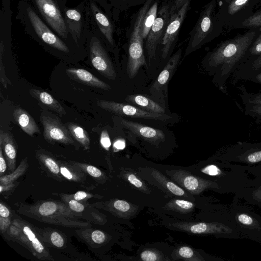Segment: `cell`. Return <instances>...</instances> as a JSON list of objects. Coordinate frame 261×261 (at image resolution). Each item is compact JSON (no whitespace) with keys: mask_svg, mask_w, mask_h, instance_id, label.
Returning <instances> with one entry per match:
<instances>
[{"mask_svg":"<svg viewBox=\"0 0 261 261\" xmlns=\"http://www.w3.org/2000/svg\"><path fill=\"white\" fill-rule=\"evenodd\" d=\"M243 103L261 105V92H248L243 85L239 88Z\"/></svg>","mask_w":261,"mask_h":261,"instance_id":"cell-37","label":"cell"},{"mask_svg":"<svg viewBox=\"0 0 261 261\" xmlns=\"http://www.w3.org/2000/svg\"><path fill=\"white\" fill-rule=\"evenodd\" d=\"M167 173L183 188L193 194H200L206 190H212L220 193H224L217 183L192 175L184 170H172L167 171Z\"/></svg>","mask_w":261,"mask_h":261,"instance_id":"cell-17","label":"cell"},{"mask_svg":"<svg viewBox=\"0 0 261 261\" xmlns=\"http://www.w3.org/2000/svg\"><path fill=\"white\" fill-rule=\"evenodd\" d=\"M152 174L153 175L152 176L161 183L164 188L167 189L173 194L180 196L185 195L187 196L186 193H185V191L182 189L169 180V179H168L158 171L154 169Z\"/></svg>","mask_w":261,"mask_h":261,"instance_id":"cell-32","label":"cell"},{"mask_svg":"<svg viewBox=\"0 0 261 261\" xmlns=\"http://www.w3.org/2000/svg\"><path fill=\"white\" fill-rule=\"evenodd\" d=\"M0 146L3 150L9 169L13 171L16 167L17 149L12 136L1 130Z\"/></svg>","mask_w":261,"mask_h":261,"instance_id":"cell-23","label":"cell"},{"mask_svg":"<svg viewBox=\"0 0 261 261\" xmlns=\"http://www.w3.org/2000/svg\"><path fill=\"white\" fill-rule=\"evenodd\" d=\"M187 1V0H173L170 9L171 15L178 11Z\"/></svg>","mask_w":261,"mask_h":261,"instance_id":"cell-54","label":"cell"},{"mask_svg":"<svg viewBox=\"0 0 261 261\" xmlns=\"http://www.w3.org/2000/svg\"><path fill=\"white\" fill-rule=\"evenodd\" d=\"M66 201V203L68 205L71 210L74 212L84 215L87 218L88 220H89L84 212L85 210L87 211V206L86 205L74 199H67Z\"/></svg>","mask_w":261,"mask_h":261,"instance_id":"cell-45","label":"cell"},{"mask_svg":"<svg viewBox=\"0 0 261 261\" xmlns=\"http://www.w3.org/2000/svg\"><path fill=\"white\" fill-rule=\"evenodd\" d=\"M141 259L144 261L160 260L159 255L151 250H146L143 251L140 255Z\"/></svg>","mask_w":261,"mask_h":261,"instance_id":"cell-46","label":"cell"},{"mask_svg":"<svg viewBox=\"0 0 261 261\" xmlns=\"http://www.w3.org/2000/svg\"><path fill=\"white\" fill-rule=\"evenodd\" d=\"M100 142L101 146L106 150H109L111 145V140L107 130L102 131L100 135Z\"/></svg>","mask_w":261,"mask_h":261,"instance_id":"cell-49","label":"cell"},{"mask_svg":"<svg viewBox=\"0 0 261 261\" xmlns=\"http://www.w3.org/2000/svg\"><path fill=\"white\" fill-rule=\"evenodd\" d=\"M40 119L43 126V136L47 141L66 144H74L69 130L59 120L47 116H42Z\"/></svg>","mask_w":261,"mask_h":261,"instance_id":"cell-19","label":"cell"},{"mask_svg":"<svg viewBox=\"0 0 261 261\" xmlns=\"http://www.w3.org/2000/svg\"><path fill=\"white\" fill-rule=\"evenodd\" d=\"M216 5L217 1L212 0L201 12L196 23L190 34L185 55L200 48L222 33L223 27L215 14Z\"/></svg>","mask_w":261,"mask_h":261,"instance_id":"cell-4","label":"cell"},{"mask_svg":"<svg viewBox=\"0 0 261 261\" xmlns=\"http://www.w3.org/2000/svg\"><path fill=\"white\" fill-rule=\"evenodd\" d=\"M66 73L71 79L87 86L105 90L111 89L110 85L84 69L70 68L66 70Z\"/></svg>","mask_w":261,"mask_h":261,"instance_id":"cell-22","label":"cell"},{"mask_svg":"<svg viewBox=\"0 0 261 261\" xmlns=\"http://www.w3.org/2000/svg\"><path fill=\"white\" fill-rule=\"evenodd\" d=\"M16 18L22 24L27 35L46 47L68 54L72 47H77L57 34L40 17L28 0L19 1Z\"/></svg>","mask_w":261,"mask_h":261,"instance_id":"cell-2","label":"cell"},{"mask_svg":"<svg viewBox=\"0 0 261 261\" xmlns=\"http://www.w3.org/2000/svg\"><path fill=\"white\" fill-rule=\"evenodd\" d=\"M181 49H179L169 59L166 66L159 74L157 79L151 88V91L159 92L166 87V85L172 76L177 67L181 55Z\"/></svg>","mask_w":261,"mask_h":261,"instance_id":"cell-21","label":"cell"},{"mask_svg":"<svg viewBox=\"0 0 261 261\" xmlns=\"http://www.w3.org/2000/svg\"><path fill=\"white\" fill-rule=\"evenodd\" d=\"M190 0H187L182 7L171 16L162 40V57L165 58L178 36L180 28L186 17Z\"/></svg>","mask_w":261,"mask_h":261,"instance_id":"cell-18","label":"cell"},{"mask_svg":"<svg viewBox=\"0 0 261 261\" xmlns=\"http://www.w3.org/2000/svg\"><path fill=\"white\" fill-rule=\"evenodd\" d=\"M113 206L115 210L121 213L127 212L130 208V204L122 200H115L113 203Z\"/></svg>","mask_w":261,"mask_h":261,"instance_id":"cell-47","label":"cell"},{"mask_svg":"<svg viewBox=\"0 0 261 261\" xmlns=\"http://www.w3.org/2000/svg\"><path fill=\"white\" fill-rule=\"evenodd\" d=\"M44 21L61 38L75 45L68 31L61 7L56 0H28Z\"/></svg>","mask_w":261,"mask_h":261,"instance_id":"cell-9","label":"cell"},{"mask_svg":"<svg viewBox=\"0 0 261 261\" xmlns=\"http://www.w3.org/2000/svg\"><path fill=\"white\" fill-rule=\"evenodd\" d=\"M246 115L261 123V105L243 103Z\"/></svg>","mask_w":261,"mask_h":261,"instance_id":"cell-39","label":"cell"},{"mask_svg":"<svg viewBox=\"0 0 261 261\" xmlns=\"http://www.w3.org/2000/svg\"><path fill=\"white\" fill-rule=\"evenodd\" d=\"M261 30V27L250 28L242 34L224 40L208 53L206 63L215 74L216 83L222 89L245 56L248 48Z\"/></svg>","mask_w":261,"mask_h":261,"instance_id":"cell-1","label":"cell"},{"mask_svg":"<svg viewBox=\"0 0 261 261\" xmlns=\"http://www.w3.org/2000/svg\"><path fill=\"white\" fill-rule=\"evenodd\" d=\"M172 225L181 230L194 234H213L217 238L229 239L242 238L229 215L228 210L212 222H178L173 223Z\"/></svg>","mask_w":261,"mask_h":261,"instance_id":"cell-6","label":"cell"},{"mask_svg":"<svg viewBox=\"0 0 261 261\" xmlns=\"http://www.w3.org/2000/svg\"><path fill=\"white\" fill-rule=\"evenodd\" d=\"M7 163L4 156L3 149L0 146V175H3V174L6 172L7 168Z\"/></svg>","mask_w":261,"mask_h":261,"instance_id":"cell-52","label":"cell"},{"mask_svg":"<svg viewBox=\"0 0 261 261\" xmlns=\"http://www.w3.org/2000/svg\"><path fill=\"white\" fill-rule=\"evenodd\" d=\"M17 212L28 217L42 222L70 227H85L87 218L73 212L67 203L45 200L32 205L20 204Z\"/></svg>","mask_w":261,"mask_h":261,"instance_id":"cell-3","label":"cell"},{"mask_svg":"<svg viewBox=\"0 0 261 261\" xmlns=\"http://www.w3.org/2000/svg\"><path fill=\"white\" fill-rule=\"evenodd\" d=\"M30 93L33 97L40 101L51 110L60 115L66 114L64 109L59 102L47 92L31 89L30 90Z\"/></svg>","mask_w":261,"mask_h":261,"instance_id":"cell-26","label":"cell"},{"mask_svg":"<svg viewBox=\"0 0 261 261\" xmlns=\"http://www.w3.org/2000/svg\"><path fill=\"white\" fill-rule=\"evenodd\" d=\"M81 168L85 173L95 178H98L103 176L102 172L98 168L95 166L83 163L72 162Z\"/></svg>","mask_w":261,"mask_h":261,"instance_id":"cell-42","label":"cell"},{"mask_svg":"<svg viewBox=\"0 0 261 261\" xmlns=\"http://www.w3.org/2000/svg\"><path fill=\"white\" fill-rule=\"evenodd\" d=\"M12 223L20 229L15 240L24 245L38 259L53 260L49 251L42 243L38 233L30 224L19 219H14Z\"/></svg>","mask_w":261,"mask_h":261,"instance_id":"cell-14","label":"cell"},{"mask_svg":"<svg viewBox=\"0 0 261 261\" xmlns=\"http://www.w3.org/2000/svg\"><path fill=\"white\" fill-rule=\"evenodd\" d=\"M171 4L169 2L163 4L147 37L146 48L150 59L154 57L158 46L162 40L169 22Z\"/></svg>","mask_w":261,"mask_h":261,"instance_id":"cell-16","label":"cell"},{"mask_svg":"<svg viewBox=\"0 0 261 261\" xmlns=\"http://www.w3.org/2000/svg\"><path fill=\"white\" fill-rule=\"evenodd\" d=\"M12 222L10 218L0 217V229L2 233H4L6 231L8 228L11 224Z\"/></svg>","mask_w":261,"mask_h":261,"instance_id":"cell-53","label":"cell"},{"mask_svg":"<svg viewBox=\"0 0 261 261\" xmlns=\"http://www.w3.org/2000/svg\"><path fill=\"white\" fill-rule=\"evenodd\" d=\"M93 196L90 194H88L87 193L83 191H79L76 192L73 196V199L80 201L83 200L86 198H90L92 197Z\"/></svg>","mask_w":261,"mask_h":261,"instance_id":"cell-55","label":"cell"},{"mask_svg":"<svg viewBox=\"0 0 261 261\" xmlns=\"http://www.w3.org/2000/svg\"><path fill=\"white\" fill-rule=\"evenodd\" d=\"M260 3L261 0H231L220 5L216 15L223 28L240 29L242 23L253 15Z\"/></svg>","mask_w":261,"mask_h":261,"instance_id":"cell-7","label":"cell"},{"mask_svg":"<svg viewBox=\"0 0 261 261\" xmlns=\"http://www.w3.org/2000/svg\"><path fill=\"white\" fill-rule=\"evenodd\" d=\"M11 212L9 208L2 202L0 203V217L10 218Z\"/></svg>","mask_w":261,"mask_h":261,"instance_id":"cell-56","label":"cell"},{"mask_svg":"<svg viewBox=\"0 0 261 261\" xmlns=\"http://www.w3.org/2000/svg\"><path fill=\"white\" fill-rule=\"evenodd\" d=\"M60 173L63 177L66 179L77 182H82L86 179L85 172L79 166L72 162L67 163L61 161H58Z\"/></svg>","mask_w":261,"mask_h":261,"instance_id":"cell-27","label":"cell"},{"mask_svg":"<svg viewBox=\"0 0 261 261\" xmlns=\"http://www.w3.org/2000/svg\"><path fill=\"white\" fill-rule=\"evenodd\" d=\"M43 234L48 236L47 240L53 246L58 248H61L64 245V239L58 231L53 230L49 233V235L47 232L46 234L43 233Z\"/></svg>","mask_w":261,"mask_h":261,"instance_id":"cell-43","label":"cell"},{"mask_svg":"<svg viewBox=\"0 0 261 261\" xmlns=\"http://www.w3.org/2000/svg\"><path fill=\"white\" fill-rule=\"evenodd\" d=\"M234 196L248 203L261 207V184L240 190Z\"/></svg>","mask_w":261,"mask_h":261,"instance_id":"cell-28","label":"cell"},{"mask_svg":"<svg viewBox=\"0 0 261 261\" xmlns=\"http://www.w3.org/2000/svg\"><path fill=\"white\" fill-rule=\"evenodd\" d=\"M261 54V30L248 48L241 64L251 61Z\"/></svg>","mask_w":261,"mask_h":261,"instance_id":"cell-35","label":"cell"},{"mask_svg":"<svg viewBox=\"0 0 261 261\" xmlns=\"http://www.w3.org/2000/svg\"><path fill=\"white\" fill-rule=\"evenodd\" d=\"M106 235L103 232L99 230H95L91 234L92 241L97 244H101L106 240Z\"/></svg>","mask_w":261,"mask_h":261,"instance_id":"cell-48","label":"cell"},{"mask_svg":"<svg viewBox=\"0 0 261 261\" xmlns=\"http://www.w3.org/2000/svg\"><path fill=\"white\" fill-rule=\"evenodd\" d=\"M4 48L0 46V81L3 85L7 88L8 86L12 84L9 79L6 76L5 67L3 63Z\"/></svg>","mask_w":261,"mask_h":261,"instance_id":"cell-44","label":"cell"},{"mask_svg":"<svg viewBox=\"0 0 261 261\" xmlns=\"http://www.w3.org/2000/svg\"><path fill=\"white\" fill-rule=\"evenodd\" d=\"M245 167L248 174L254 176L252 179L251 186L261 184V164L253 166L245 165Z\"/></svg>","mask_w":261,"mask_h":261,"instance_id":"cell-41","label":"cell"},{"mask_svg":"<svg viewBox=\"0 0 261 261\" xmlns=\"http://www.w3.org/2000/svg\"><path fill=\"white\" fill-rule=\"evenodd\" d=\"M166 206L171 210H173L182 213L189 212L194 207V204L190 201L181 200H172L167 203Z\"/></svg>","mask_w":261,"mask_h":261,"instance_id":"cell-36","label":"cell"},{"mask_svg":"<svg viewBox=\"0 0 261 261\" xmlns=\"http://www.w3.org/2000/svg\"><path fill=\"white\" fill-rule=\"evenodd\" d=\"M68 128L72 137L85 149H89L90 145V139L87 132L83 127L73 123H68Z\"/></svg>","mask_w":261,"mask_h":261,"instance_id":"cell-31","label":"cell"},{"mask_svg":"<svg viewBox=\"0 0 261 261\" xmlns=\"http://www.w3.org/2000/svg\"><path fill=\"white\" fill-rule=\"evenodd\" d=\"M59 5H60L61 9L66 6L67 0H56Z\"/></svg>","mask_w":261,"mask_h":261,"instance_id":"cell-60","label":"cell"},{"mask_svg":"<svg viewBox=\"0 0 261 261\" xmlns=\"http://www.w3.org/2000/svg\"><path fill=\"white\" fill-rule=\"evenodd\" d=\"M99 107L121 117L142 118L165 121L170 118V116L147 111L139 107L113 101L99 100L97 101Z\"/></svg>","mask_w":261,"mask_h":261,"instance_id":"cell-15","label":"cell"},{"mask_svg":"<svg viewBox=\"0 0 261 261\" xmlns=\"http://www.w3.org/2000/svg\"><path fill=\"white\" fill-rule=\"evenodd\" d=\"M128 102L152 113L164 114L165 110L153 100L141 94L129 95L125 98Z\"/></svg>","mask_w":261,"mask_h":261,"instance_id":"cell-25","label":"cell"},{"mask_svg":"<svg viewBox=\"0 0 261 261\" xmlns=\"http://www.w3.org/2000/svg\"><path fill=\"white\" fill-rule=\"evenodd\" d=\"M61 10L68 31L74 43L80 47L86 41L85 2L83 0L73 8L68 7L66 5Z\"/></svg>","mask_w":261,"mask_h":261,"instance_id":"cell-13","label":"cell"},{"mask_svg":"<svg viewBox=\"0 0 261 261\" xmlns=\"http://www.w3.org/2000/svg\"><path fill=\"white\" fill-rule=\"evenodd\" d=\"M178 255L182 258L189 260H204L201 257L195 255L194 251L188 246L181 247L177 251Z\"/></svg>","mask_w":261,"mask_h":261,"instance_id":"cell-40","label":"cell"},{"mask_svg":"<svg viewBox=\"0 0 261 261\" xmlns=\"http://www.w3.org/2000/svg\"><path fill=\"white\" fill-rule=\"evenodd\" d=\"M86 20L92 31L102 41L115 46L113 27L109 17L98 6L96 0H83Z\"/></svg>","mask_w":261,"mask_h":261,"instance_id":"cell-12","label":"cell"},{"mask_svg":"<svg viewBox=\"0 0 261 261\" xmlns=\"http://www.w3.org/2000/svg\"><path fill=\"white\" fill-rule=\"evenodd\" d=\"M28 167L27 158H25L21 161L19 166L11 173L6 175L1 176L0 185H5L14 183V181H16L18 177L24 174Z\"/></svg>","mask_w":261,"mask_h":261,"instance_id":"cell-33","label":"cell"},{"mask_svg":"<svg viewBox=\"0 0 261 261\" xmlns=\"http://www.w3.org/2000/svg\"><path fill=\"white\" fill-rule=\"evenodd\" d=\"M158 3L155 2L147 11L142 24V36L147 38L157 16Z\"/></svg>","mask_w":261,"mask_h":261,"instance_id":"cell-34","label":"cell"},{"mask_svg":"<svg viewBox=\"0 0 261 261\" xmlns=\"http://www.w3.org/2000/svg\"><path fill=\"white\" fill-rule=\"evenodd\" d=\"M253 15L245 20L240 29H250L261 27V3L257 7Z\"/></svg>","mask_w":261,"mask_h":261,"instance_id":"cell-38","label":"cell"},{"mask_svg":"<svg viewBox=\"0 0 261 261\" xmlns=\"http://www.w3.org/2000/svg\"><path fill=\"white\" fill-rule=\"evenodd\" d=\"M15 122L21 129L29 136L39 133V128L33 118L25 110L21 108L15 109L13 111Z\"/></svg>","mask_w":261,"mask_h":261,"instance_id":"cell-24","label":"cell"},{"mask_svg":"<svg viewBox=\"0 0 261 261\" xmlns=\"http://www.w3.org/2000/svg\"><path fill=\"white\" fill-rule=\"evenodd\" d=\"M36 157L46 171L49 172L50 174L56 176L57 178L61 179L62 176L60 173L58 161L49 155L41 152H37Z\"/></svg>","mask_w":261,"mask_h":261,"instance_id":"cell-30","label":"cell"},{"mask_svg":"<svg viewBox=\"0 0 261 261\" xmlns=\"http://www.w3.org/2000/svg\"><path fill=\"white\" fill-rule=\"evenodd\" d=\"M86 38L93 66L104 76L114 80L116 72L102 40L92 31L87 21Z\"/></svg>","mask_w":261,"mask_h":261,"instance_id":"cell-11","label":"cell"},{"mask_svg":"<svg viewBox=\"0 0 261 261\" xmlns=\"http://www.w3.org/2000/svg\"><path fill=\"white\" fill-rule=\"evenodd\" d=\"M125 146V142L123 140L118 139L116 140L113 144V147L115 149L117 150H121L124 148Z\"/></svg>","mask_w":261,"mask_h":261,"instance_id":"cell-58","label":"cell"},{"mask_svg":"<svg viewBox=\"0 0 261 261\" xmlns=\"http://www.w3.org/2000/svg\"><path fill=\"white\" fill-rule=\"evenodd\" d=\"M242 80H248L261 84V70L248 74L244 76Z\"/></svg>","mask_w":261,"mask_h":261,"instance_id":"cell-50","label":"cell"},{"mask_svg":"<svg viewBox=\"0 0 261 261\" xmlns=\"http://www.w3.org/2000/svg\"><path fill=\"white\" fill-rule=\"evenodd\" d=\"M231 1V0H219V3L220 4H221L220 5H222L223 4H227V3H229V2H230Z\"/></svg>","mask_w":261,"mask_h":261,"instance_id":"cell-61","label":"cell"},{"mask_svg":"<svg viewBox=\"0 0 261 261\" xmlns=\"http://www.w3.org/2000/svg\"><path fill=\"white\" fill-rule=\"evenodd\" d=\"M2 9L5 11H11V0H2Z\"/></svg>","mask_w":261,"mask_h":261,"instance_id":"cell-59","label":"cell"},{"mask_svg":"<svg viewBox=\"0 0 261 261\" xmlns=\"http://www.w3.org/2000/svg\"><path fill=\"white\" fill-rule=\"evenodd\" d=\"M126 177L128 181L138 188H142L143 187V182L134 174L129 173L126 175Z\"/></svg>","mask_w":261,"mask_h":261,"instance_id":"cell-51","label":"cell"},{"mask_svg":"<svg viewBox=\"0 0 261 261\" xmlns=\"http://www.w3.org/2000/svg\"><path fill=\"white\" fill-rule=\"evenodd\" d=\"M261 70V54L254 59L240 64L232 75L233 80L237 81L248 74Z\"/></svg>","mask_w":261,"mask_h":261,"instance_id":"cell-29","label":"cell"},{"mask_svg":"<svg viewBox=\"0 0 261 261\" xmlns=\"http://www.w3.org/2000/svg\"><path fill=\"white\" fill-rule=\"evenodd\" d=\"M151 1L146 0L140 9L130 36L126 70L131 73H137L141 66L147 65L143 47L142 24Z\"/></svg>","mask_w":261,"mask_h":261,"instance_id":"cell-8","label":"cell"},{"mask_svg":"<svg viewBox=\"0 0 261 261\" xmlns=\"http://www.w3.org/2000/svg\"><path fill=\"white\" fill-rule=\"evenodd\" d=\"M119 120L123 127L129 133L147 141L156 142L165 139V134L160 129L123 118Z\"/></svg>","mask_w":261,"mask_h":261,"instance_id":"cell-20","label":"cell"},{"mask_svg":"<svg viewBox=\"0 0 261 261\" xmlns=\"http://www.w3.org/2000/svg\"><path fill=\"white\" fill-rule=\"evenodd\" d=\"M215 159L229 163H239L247 166L261 164V143L238 142L221 150Z\"/></svg>","mask_w":261,"mask_h":261,"instance_id":"cell-10","label":"cell"},{"mask_svg":"<svg viewBox=\"0 0 261 261\" xmlns=\"http://www.w3.org/2000/svg\"><path fill=\"white\" fill-rule=\"evenodd\" d=\"M259 244H260V246H261V242Z\"/></svg>","mask_w":261,"mask_h":261,"instance_id":"cell-62","label":"cell"},{"mask_svg":"<svg viewBox=\"0 0 261 261\" xmlns=\"http://www.w3.org/2000/svg\"><path fill=\"white\" fill-rule=\"evenodd\" d=\"M16 187V184H15V183H12V184L5 185H1L0 186V192H1V193H2L3 192H6L8 191H9L10 190H12L13 188H15Z\"/></svg>","mask_w":261,"mask_h":261,"instance_id":"cell-57","label":"cell"},{"mask_svg":"<svg viewBox=\"0 0 261 261\" xmlns=\"http://www.w3.org/2000/svg\"><path fill=\"white\" fill-rule=\"evenodd\" d=\"M234 196L228 212L236 228L242 238L261 242V215Z\"/></svg>","mask_w":261,"mask_h":261,"instance_id":"cell-5","label":"cell"}]
</instances>
